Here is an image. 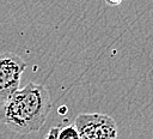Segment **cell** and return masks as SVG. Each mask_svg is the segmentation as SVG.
<instances>
[{"label": "cell", "mask_w": 153, "mask_h": 139, "mask_svg": "<svg viewBox=\"0 0 153 139\" xmlns=\"http://www.w3.org/2000/svg\"><path fill=\"white\" fill-rule=\"evenodd\" d=\"M105 1L110 6H116V5H120L122 2V0H105Z\"/></svg>", "instance_id": "cell-6"}, {"label": "cell", "mask_w": 153, "mask_h": 139, "mask_svg": "<svg viewBox=\"0 0 153 139\" xmlns=\"http://www.w3.org/2000/svg\"><path fill=\"white\" fill-rule=\"evenodd\" d=\"M59 127H53L48 131L47 135H45V139H56L57 138V133H59Z\"/></svg>", "instance_id": "cell-5"}, {"label": "cell", "mask_w": 153, "mask_h": 139, "mask_svg": "<svg viewBox=\"0 0 153 139\" xmlns=\"http://www.w3.org/2000/svg\"><path fill=\"white\" fill-rule=\"evenodd\" d=\"M56 139H80L78 128L75 127L74 123L68 125V126H65L61 129H59V133H57V138Z\"/></svg>", "instance_id": "cell-4"}, {"label": "cell", "mask_w": 153, "mask_h": 139, "mask_svg": "<svg viewBox=\"0 0 153 139\" xmlns=\"http://www.w3.org/2000/svg\"><path fill=\"white\" fill-rule=\"evenodd\" d=\"M80 139H117V125L105 114L84 113L74 121Z\"/></svg>", "instance_id": "cell-2"}, {"label": "cell", "mask_w": 153, "mask_h": 139, "mask_svg": "<svg viewBox=\"0 0 153 139\" xmlns=\"http://www.w3.org/2000/svg\"><path fill=\"white\" fill-rule=\"evenodd\" d=\"M26 62L14 53H0V101H6L19 89Z\"/></svg>", "instance_id": "cell-3"}, {"label": "cell", "mask_w": 153, "mask_h": 139, "mask_svg": "<svg viewBox=\"0 0 153 139\" xmlns=\"http://www.w3.org/2000/svg\"><path fill=\"white\" fill-rule=\"evenodd\" d=\"M50 110L48 90L41 84L29 83L4 101L0 121L16 133L29 134L42 128Z\"/></svg>", "instance_id": "cell-1"}]
</instances>
